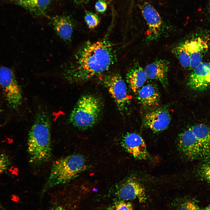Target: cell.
<instances>
[{
    "label": "cell",
    "mask_w": 210,
    "mask_h": 210,
    "mask_svg": "<svg viewBox=\"0 0 210 210\" xmlns=\"http://www.w3.org/2000/svg\"><path fill=\"white\" fill-rule=\"evenodd\" d=\"M209 12H210V0H209Z\"/></svg>",
    "instance_id": "29"
},
{
    "label": "cell",
    "mask_w": 210,
    "mask_h": 210,
    "mask_svg": "<svg viewBox=\"0 0 210 210\" xmlns=\"http://www.w3.org/2000/svg\"><path fill=\"white\" fill-rule=\"evenodd\" d=\"M136 93L139 102L142 106L150 108L158 105L160 94L158 88L154 85L148 84L143 85Z\"/></svg>",
    "instance_id": "16"
},
{
    "label": "cell",
    "mask_w": 210,
    "mask_h": 210,
    "mask_svg": "<svg viewBox=\"0 0 210 210\" xmlns=\"http://www.w3.org/2000/svg\"><path fill=\"white\" fill-rule=\"evenodd\" d=\"M183 44L190 58L204 56L208 48L206 42L200 37L186 41Z\"/></svg>",
    "instance_id": "18"
},
{
    "label": "cell",
    "mask_w": 210,
    "mask_h": 210,
    "mask_svg": "<svg viewBox=\"0 0 210 210\" xmlns=\"http://www.w3.org/2000/svg\"><path fill=\"white\" fill-rule=\"evenodd\" d=\"M121 144L126 151L136 159L146 160L149 157L144 140L137 133H127L122 138Z\"/></svg>",
    "instance_id": "10"
},
{
    "label": "cell",
    "mask_w": 210,
    "mask_h": 210,
    "mask_svg": "<svg viewBox=\"0 0 210 210\" xmlns=\"http://www.w3.org/2000/svg\"><path fill=\"white\" fill-rule=\"evenodd\" d=\"M171 118L169 111L160 108L147 113L143 119V123L146 127L155 132L166 129L169 125Z\"/></svg>",
    "instance_id": "11"
},
{
    "label": "cell",
    "mask_w": 210,
    "mask_h": 210,
    "mask_svg": "<svg viewBox=\"0 0 210 210\" xmlns=\"http://www.w3.org/2000/svg\"><path fill=\"white\" fill-rule=\"evenodd\" d=\"M50 210H68V209L65 208L63 207V206H56L52 208Z\"/></svg>",
    "instance_id": "27"
},
{
    "label": "cell",
    "mask_w": 210,
    "mask_h": 210,
    "mask_svg": "<svg viewBox=\"0 0 210 210\" xmlns=\"http://www.w3.org/2000/svg\"><path fill=\"white\" fill-rule=\"evenodd\" d=\"M179 210H202L196 203L191 201H187L182 204Z\"/></svg>",
    "instance_id": "23"
},
{
    "label": "cell",
    "mask_w": 210,
    "mask_h": 210,
    "mask_svg": "<svg viewBox=\"0 0 210 210\" xmlns=\"http://www.w3.org/2000/svg\"><path fill=\"white\" fill-rule=\"evenodd\" d=\"M27 150L30 162L35 164L44 163L51 157L50 123L48 116L44 112L37 114L29 131Z\"/></svg>",
    "instance_id": "2"
},
{
    "label": "cell",
    "mask_w": 210,
    "mask_h": 210,
    "mask_svg": "<svg viewBox=\"0 0 210 210\" xmlns=\"http://www.w3.org/2000/svg\"><path fill=\"white\" fill-rule=\"evenodd\" d=\"M147 78L144 70L138 63H135L129 70L126 76L127 83L135 93L144 85Z\"/></svg>",
    "instance_id": "17"
},
{
    "label": "cell",
    "mask_w": 210,
    "mask_h": 210,
    "mask_svg": "<svg viewBox=\"0 0 210 210\" xmlns=\"http://www.w3.org/2000/svg\"><path fill=\"white\" fill-rule=\"evenodd\" d=\"M115 59L113 46L107 40L88 41L78 49L62 76L70 83L85 82L107 71Z\"/></svg>",
    "instance_id": "1"
},
{
    "label": "cell",
    "mask_w": 210,
    "mask_h": 210,
    "mask_svg": "<svg viewBox=\"0 0 210 210\" xmlns=\"http://www.w3.org/2000/svg\"><path fill=\"white\" fill-rule=\"evenodd\" d=\"M50 19L54 29L58 36L68 43L71 40L74 24L72 18L65 15H56Z\"/></svg>",
    "instance_id": "14"
},
{
    "label": "cell",
    "mask_w": 210,
    "mask_h": 210,
    "mask_svg": "<svg viewBox=\"0 0 210 210\" xmlns=\"http://www.w3.org/2000/svg\"><path fill=\"white\" fill-rule=\"evenodd\" d=\"M86 166L85 158L79 154L71 155L57 160L52 166L43 191L69 182L83 171Z\"/></svg>",
    "instance_id": "4"
},
{
    "label": "cell",
    "mask_w": 210,
    "mask_h": 210,
    "mask_svg": "<svg viewBox=\"0 0 210 210\" xmlns=\"http://www.w3.org/2000/svg\"><path fill=\"white\" fill-rule=\"evenodd\" d=\"M9 164L8 157L4 154L0 153V175L7 169Z\"/></svg>",
    "instance_id": "24"
},
{
    "label": "cell",
    "mask_w": 210,
    "mask_h": 210,
    "mask_svg": "<svg viewBox=\"0 0 210 210\" xmlns=\"http://www.w3.org/2000/svg\"><path fill=\"white\" fill-rule=\"evenodd\" d=\"M4 0L22 7L33 16L39 17L46 16L51 1V0Z\"/></svg>",
    "instance_id": "15"
},
{
    "label": "cell",
    "mask_w": 210,
    "mask_h": 210,
    "mask_svg": "<svg viewBox=\"0 0 210 210\" xmlns=\"http://www.w3.org/2000/svg\"><path fill=\"white\" fill-rule=\"evenodd\" d=\"M199 174L203 181L210 184V158L206 159L199 168Z\"/></svg>",
    "instance_id": "21"
},
{
    "label": "cell",
    "mask_w": 210,
    "mask_h": 210,
    "mask_svg": "<svg viewBox=\"0 0 210 210\" xmlns=\"http://www.w3.org/2000/svg\"><path fill=\"white\" fill-rule=\"evenodd\" d=\"M116 194L119 200L125 201L137 199L142 202L146 198L144 188L133 178H129L123 183L118 188Z\"/></svg>",
    "instance_id": "8"
},
{
    "label": "cell",
    "mask_w": 210,
    "mask_h": 210,
    "mask_svg": "<svg viewBox=\"0 0 210 210\" xmlns=\"http://www.w3.org/2000/svg\"><path fill=\"white\" fill-rule=\"evenodd\" d=\"M173 51L181 65L186 69L190 68V56L183 43L174 49Z\"/></svg>",
    "instance_id": "19"
},
{
    "label": "cell",
    "mask_w": 210,
    "mask_h": 210,
    "mask_svg": "<svg viewBox=\"0 0 210 210\" xmlns=\"http://www.w3.org/2000/svg\"><path fill=\"white\" fill-rule=\"evenodd\" d=\"M74 2L78 4H82L88 3L90 0H74Z\"/></svg>",
    "instance_id": "26"
},
{
    "label": "cell",
    "mask_w": 210,
    "mask_h": 210,
    "mask_svg": "<svg viewBox=\"0 0 210 210\" xmlns=\"http://www.w3.org/2000/svg\"><path fill=\"white\" fill-rule=\"evenodd\" d=\"M187 85L196 91H205L210 87V62H202L193 69Z\"/></svg>",
    "instance_id": "9"
},
{
    "label": "cell",
    "mask_w": 210,
    "mask_h": 210,
    "mask_svg": "<svg viewBox=\"0 0 210 210\" xmlns=\"http://www.w3.org/2000/svg\"><path fill=\"white\" fill-rule=\"evenodd\" d=\"M102 110L101 100L91 94H85L78 100L70 113V123L81 130L90 128L97 123Z\"/></svg>",
    "instance_id": "5"
},
{
    "label": "cell",
    "mask_w": 210,
    "mask_h": 210,
    "mask_svg": "<svg viewBox=\"0 0 210 210\" xmlns=\"http://www.w3.org/2000/svg\"><path fill=\"white\" fill-rule=\"evenodd\" d=\"M84 19L88 27L90 29L95 28L100 22L99 16L96 14L89 11L85 12Z\"/></svg>",
    "instance_id": "20"
},
{
    "label": "cell",
    "mask_w": 210,
    "mask_h": 210,
    "mask_svg": "<svg viewBox=\"0 0 210 210\" xmlns=\"http://www.w3.org/2000/svg\"><path fill=\"white\" fill-rule=\"evenodd\" d=\"M178 142L180 151L188 158H210V127L206 125L196 124L183 131Z\"/></svg>",
    "instance_id": "3"
},
{
    "label": "cell",
    "mask_w": 210,
    "mask_h": 210,
    "mask_svg": "<svg viewBox=\"0 0 210 210\" xmlns=\"http://www.w3.org/2000/svg\"><path fill=\"white\" fill-rule=\"evenodd\" d=\"M132 204L130 202L119 200L108 206L106 210H133Z\"/></svg>",
    "instance_id": "22"
},
{
    "label": "cell",
    "mask_w": 210,
    "mask_h": 210,
    "mask_svg": "<svg viewBox=\"0 0 210 210\" xmlns=\"http://www.w3.org/2000/svg\"><path fill=\"white\" fill-rule=\"evenodd\" d=\"M142 13L148 26L146 34L148 39L151 40L156 39L160 35L162 28V21L160 15L148 4L144 5Z\"/></svg>",
    "instance_id": "12"
},
{
    "label": "cell",
    "mask_w": 210,
    "mask_h": 210,
    "mask_svg": "<svg viewBox=\"0 0 210 210\" xmlns=\"http://www.w3.org/2000/svg\"><path fill=\"white\" fill-rule=\"evenodd\" d=\"M0 85L10 107L18 108L22 102V91L11 69L5 66L0 67Z\"/></svg>",
    "instance_id": "6"
},
{
    "label": "cell",
    "mask_w": 210,
    "mask_h": 210,
    "mask_svg": "<svg viewBox=\"0 0 210 210\" xmlns=\"http://www.w3.org/2000/svg\"><path fill=\"white\" fill-rule=\"evenodd\" d=\"M169 62L165 59L157 60L148 65L144 70L147 78L159 81L165 88L168 84Z\"/></svg>",
    "instance_id": "13"
},
{
    "label": "cell",
    "mask_w": 210,
    "mask_h": 210,
    "mask_svg": "<svg viewBox=\"0 0 210 210\" xmlns=\"http://www.w3.org/2000/svg\"><path fill=\"white\" fill-rule=\"evenodd\" d=\"M204 210H210V205L206 206L205 207Z\"/></svg>",
    "instance_id": "28"
},
{
    "label": "cell",
    "mask_w": 210,
    "mask_h": 210,
    "mask_svg": "<svg viewBox=\"0 0 210 210\" xmlns=\"http://www.w3.org/2000/svg\"><path fill=\"white\" fill-rule=\"evenodd\" d=\"M107 0H98L96 3V10L101 13L105 12L107 8Z\"/></svg>",
    "instance_id": "25"
},
{
    "label": "cell",
    "mask_w": 210,
    "mask_h": 210,
    "mask_svg": "<svg viewBox=\"0 0 210 210\" xmlns=\"http://www.w3.org/2000/svg\"><path fill=\"white\" fill-rule=\"evenodd\" d=\"M102 81L119 110L123 111L129 98L127 85L121 76L118 73L111 74L104 76Z\"/></svg>",
    "instance_id": "7"
}]
</instances>
